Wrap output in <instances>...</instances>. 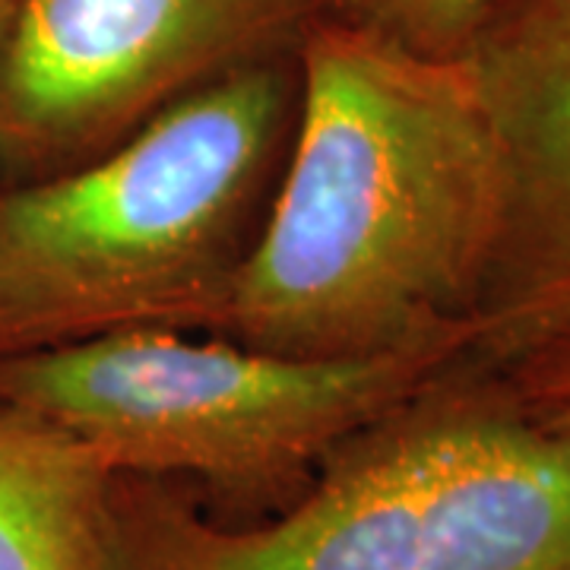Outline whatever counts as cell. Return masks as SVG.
<instances>
[{"label": "cell", "instance_id": "cell-1", "mask_svg": "<svg viewBox=\"0 0 570 570\" xmlns=\"http://www.w3.org/2000/svg\"><path fill=\"white\" fill-rule=\"evenodd\" d=\"M283 168L213 336L295 358L463 355L498 153L463 61L314 13Z\"/></svg>", "mask_w": 570, "mask_h": 570}, {"label": "cell", "instance_id": "cell-2", "mask_svg": "<svg viewBox=\"0 0 570 570\" xmlns=\"http://www.w3.org/2000/svg\"><path fill=\"white\" fill-rule=\"evenodd\" d=\"M115 570H570V441L463 352L264 523L118 475Z\"/></svg>", "mask_w": 570, "mask_h": 570}, {"label": "cell", "instance_id": "cell-3", "mask_svg": "<svg viewBox=\"0 0 570 570\" xmlns=\"http://www.w3.org/2000/svg\"><path fill=\"white\" fill-rule=\"evenodd\" d=\"M298 70L242 63L92 163L0 194V362L127 330L213 333L257 238Z\"/></svg>", "mask_w": 570, "mask_h": 570}, {"label": "cell", "instance_id": "cell-4", "mask_svg": "<svg viewBox=\"0 0 570 570\" xmlns=\"http://www.w3.org/2000/svg\"><path fill=\"white\" fill-rule=\"evenodd\" d=\"M460 358H295L225 336L127 330L0 362V403L67 428L118 475H194L261 498Z\"/></svg>", "mask_w": 570, "mask_h": 570}, {"label": "cell", "instance_id": "cell-5", "mask_svg": "<svg viewBox=\"0 0 570 570\" xmlns=\"http://www.w3.org/2000/svg\"><path fill=\"white\" fill-rule=\"evenodd\" d=\"M317 0H22L0 51V175L99 159L168 105L283 55Z\"/></svg>", "mask_w": 570, "mask_h": 570}, {"label": "cell", "instance_id": "cell-6", "mask_svg": "<svg viewBox=\"0 0 570 570\" xmlns=\"http://www.w3.org/2000/svg\"><path fill=\"white\" fill-rule=\"evenodd\" d=\"M460 61L501 187L466 352L498 362L570 324V0H498Z\"/></svg>", "mask_w": 570, "mask_h": 570}, {"label": "cell", "instance_id": "cell-7", "mask_svg": "<svg viewBox=\"0 0 570 570\" xmlns=\"http://www.w3.org/2000/svg\"><path fill=\"white\" fill-rule=\"evenodd\" d=\"M115 479L67 428L0 403V570H115Z\"/></svg>", "mask_w": 570, "mask_h": 570}, {"label": "cell", "instance_id": "cell-8", "mask_svg": "<svg viewBox=\"0 0 570 570\" xmlns=\"http://www.w3.org/2000/svg\"><path fill=\"white\" fill-rule=\"evenodd\" d=\"M498 0H317V13L362 26L415 55L456 61Z\"/></svg>", "mask_w": 570, "mask_h": 570}, {"label": "cell", "instance_id": "cell-9", "mask_svg": "<svg viewBox=\"0 0 570 570\" xmlns=\"http://www.w3.org/2000/svg\"><path fill=\"white\" fill-rule=\"evenodd\" d=\"M482 362V358H479ZM491 365L532 415L570 441V324L551 330Z\"/></svg>", "mask_w": 570, "mask_h": 570}, {"label": "cell", "instance_id": "cell-10", "mask_svg": "<svg viewBox=\"0 0 570 570\" xmlns=\"http://www.w3.org/2000/svg\"><path fill=\"white\" fill-rule=\"evenodd\" d=\"M22 0H0V51H3V41L10 36V26L17 20V10H20Z\"/></svg>", "mask_w": 570, "mask_h": 570}, {"label": "cell", "instance_id": "cell-11", "mask_svg": "<svg viewBox=\"0 0 570 570\" xmlns=\"http://www.w3.org/2000/svg\"><path fill=\"white\" fill-rule=\"evenodd\" d=\"M3 187H7V181H3V175H0V194H3Z\"/></svg>", "mask_w": 570, "mask_h": 570}]
</instances>
